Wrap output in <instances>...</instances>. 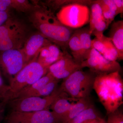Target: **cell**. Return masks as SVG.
<instances>
[{"label":"cell","mask_w":123,"mask_h":123,"mask_svg":"<svg viewBox=\"0 0 123 123\" xmlns=\"http://www.w3.org/2000/svg\"><path fill=\"white\" fill-rule=\"evenodd\" d=\"M29 20L39 33L63 51L68 48L69 39L74 29L65 26L57 19L56 16L48 7L38 6L31 12Z\"/></svg>","instance_id":"cell-1"},{"label":"cell","mask_w":123,"mask_h":123,"mask_svg":"<svg viewBox=\"0 0 123 123\" xmlns=\"http://www.w3.org/2000/svg\"><path fill=\"white\" fill-rule=\"evenodd\" d=\"M93 89L107 115L118 110L123 103V80L120 72L96 75Z\"/></svg>","instance_id":"cell-2"},{"label":"cell","mask_w":123,"mask_h":123,"mask_svg":"<svg viewBox=\"0 0 123 123\" xmlns=\"http://www.w3.org/2000/svg\"><path fill=\"white\" fill-rule=\"evenodd\" d=\"M27 38L25 24L17 19L9 18L0 26V52L21 49Z\"/></svg>","instance_id":"cell-3"},{"label":"cell","mask_w":123,"mask_h":123,"mask_svg":"<svg viewBox=\"0 0 123 123\" xmlns=\"http://www.w3.org/2000/svg\"><path fill=\"white\" fill-rule=\"evenodd\" d=\"M96 75L90 70H78L63 79L59 87L73 98L79 99L89 97Z\"/></svg>","instance_id":"cell-4"},{"label":"cell","mask_w":123,"mask_h":123,"mask_svg":"<svg viewBox=\"0 0 123 123\" xmlns=\"http://www.w3.org/2000/svg\"><path fill=\"white\" fill-rule=\"evenodd\" d=\"M92 0H79L63 6L56 13L57 19L62 24L73 29H79L89 23L90 5Z\"/></svg>","instance_id":"cell-5"},{"label":"cell","mask_w":123,"mask_h":123,"mask_svg":"<svg viewBox=\"0 0 123 123\" xmlns=\"http://www.w3.org/2000/svg\"><path fill=\"white\" fill-rule=\"evenodd\" d=\"M48 73V68L36 60L31 62L9 80L8 101L14 95L34 84Z\"/></svg>","instance_id":"cell-6"},{"label":"cell","mask_w":123,"mask_h":123,"mask_svg":"<svg viewBox=\"0 0 123 123\" xmlns=\"http://www.w3.org/2000/svg\"><path fill=\"white\" fill-rule=\"evenodd\" d=\"M62 91L59 86L52 94L47 97L17 98L10 100L8 103L12 111L32 112L48 110Z\"/></svg>","instance_id":"cell-7"},{"label":"cell","mask_w":123,"mask_h":123,"mask_svg":"<svg viewBox=\"0 0 123 123\" xmlns=\"http://www.w3.org/2000/svg\"><path fill=\"white\" fill-rule=\"evenodd\" d=\"M27 64L21 49H11L0 52V72L7 77L9 80Z\"/></svg>","instance_id":"cell-8"},{"label":"cell","mask_w":123,"mask_h":123,"mask_svg":"<svg viewBox=\"0 0 123 123\" xmlns=\"http://www.w3.org/2000/svg\"><path fill=\"white\" fill-rule=\"evenodd\" d=\"M82 68H87L96 75L108 74L120 72L121 66L118 62L106 59L99 52L92 48L88 58L80 64Z\"/></svg>","instance_id":"cell-9"},{"label":"cell","mask_w":123,"mask_h":123,"mask_svg":"<svg viewBox=\"0 0 123 123\" xmlns=\"http://www.w3.org/2000/svg\"><path fill=\"white\" fill-rule=\"evenodd\" d=\"M6 123H59L49 109L37 111H11L5 118Z\"/></svg>","instance_id":"cell-10"},{"label":"cell","mask_w":123,"mask_h":123,"mask_svg":"<svg viewBox=\"0 0 123 123\" xmlns=\"http://www.w3.org/2000/svg\"><path fill=\"white\" fill-rule=\"evenodd\" d=\"M82 69L80 65L75 62L66 51L61 59L49 67L48 72L55 79L63 80L74 72Z\"/></svg>","instance_id":"cell-11"},{"label":"cell","mask_w":123,"mask_h":123,"mask_svg":"<svg viewBox=\"0 0 123 123\" xmlns=\"http://www.w3.org/2000/svg\"><path fill=\"white\" fill-rule=\"evenodd\" d=\"M51 43L39 32L28 37L21 49L27 64L36 60L41 49Z\"/></svg>","instance_id":"cell-12"},{"label":"cell","mask_w":123,"mask_h":123,"mask_svg":"<svg viewBox=\"0 0 123 123\" xmlns=\"http://www.w3.org/2000/svg\"><path fill=\"white\" fill-rule=\"evenodd\" d=\"M90 32L91 35L100 39L103 33L108 28V25L103 15L101 6L96 0H93L90 5Z\"/></svg>","instance_id":"cell-13"},{"label":"cell","mask_w":123,"mask_h":123,"mask_svg":"<svg viewBox=\"0 0 123 123\" xmlns=\"http://www.w3.org/2000/svg\"><path fill=\"white\" fill-rule=\"evenodd\" d=\"M66 50L62 51L59 46L51 43L41 49L37 61L45 68L49 67L61 59Z\"/></svg>","instance_id":"cell-14"},{"label":"cell","mask_w":123,"mask_h":123,"mask_svg":"<svg viewBox=\"0 0 123 123\" xmlns=\"http://www.w3.org/2000/svg\"><path fill=\"white\" fill-rule=\"evenodd\" d=\"M77 99L70 97L63 91L54 101L50 108L57 117L59 123Z\"/></svg>","instance_id":"cell-15"},{"label":"cell","mask_w":123,"mask_h":123,"mask_svg":"<svg viewBox=\"0 0 123 123\" xmlns=\"http://www.w3.org/2000/svg\"><path fill=\"white\" fill-rule=\"evenodd\" d=\"M55 79L50 73L48 72L45 76L42 77L34 84L24 88L17 93L14 95L10 101L17 98L33 97L49 82Z\"/></svg>","instance_id":"cell-16"},{"label":"cell","mask_w":123,"mask_h":123,"mask_svg":"<svg viewBox=\"0 0 123 123\" xmlns=\"http://www.w3.org/2000/svg\"><path fill=\"white\" fill-rule=\"evenodd\" d=\"M109 37L118 54V60L123 59V21L112 23L109 31Z\"/></svg>","instance_id":"cell-17"},{"label":"cell","mask_w":123,"mask_h":123,"mask_svg":"<svg viewBox=\"0 0 123 123\" xmlns=\"http://www.w3.org/2000/svg\"><path fill=\"white\" fill-rule=\"evenodd\" d=\"M93 104L90 97L78 99L59 123H66L70 121Z\"/></svg>","instance_id":"cell-18"},{"label":"cell","mask_w":123,"mask_h":123,"mask_svg":"<svg viewBox=\"0 0 123 123\" xmlns=\"http://www.w3.org/2000/svg\"><path fill=\"white\" fill-rule=\"evenodd\" d=\"M80 42L82 50V56L83 61L88 58L92 49L91 34L89 27L81 29H76Z\"/></svg>","instance_id":"cell-19"},{"label":"cell","mask_w":123,"mask_h":123,"mask_svg":"<svg viewBox=\"0 0 123 123\" xmlns=\"http://www.w3.org/2000/svg\"><path fill=\"white\" fill-rule=\"evenodd\" d=\"M96 1L101 6L104 18L109 25L118 14L114 0H97Z\"/></svg>","instance_id":"cell-20"},{"label":"cell","mask_w":123,"mask_h":123,"mask_svg":"<svg viewBox=\"0 0 123 123\" xmlns=\"http://www.w3.org/2000/svg\"><path fill=\"white\" fill-rule=\"evenodd\" d=\"M68 45L71 51L73 59L75 62L80 65L83 61L82 50L79 36L76 30L69 39Z\"/></svg>","instance_id":"cell-21"},{"label":"cell","mask_w":123,"mask_h":123,"mask_svg":"<svg viewBox=\"0 0 123 123\" xmlns=\"http://www.w3.org/2000/svg\"><path fill=\"white\" fill-rule=\"evenodd\" d=\"M101 117L93 104L66 123H84Z\"/></svg>","instance_id":"cell-22"},{"label":"cell","mask_w":123,"mask_h":123,"mask_svg":"<svg viewBox=\"0 0 123 123\" xmlns=\"http://www.w3.org/2000/svg\"><path fill=\"white\" fill-rule=\"evenodd\" d=\"M106 49L102 55L107 60L111 61L118 60V54L116 48L108 37H106Z\"/></svg>","instance_id":"cell-23"},{"label":"cell","mask_w":123,"mask_h":123,"mask_svg":"<svg viewBox=\"0 0 123 123\" xmlns=\"http://www.w3.org/2000/svg\"><path fill=\"white\" fill-rule=\"evenodd\" d=\"M59 81L55 79L49 82L33 97H44L50 95L58 88Z\"/></svg>","instance_id":"cell-24"},{"label":"cell","mask_w":123,"mask_h":123,"mask_svg":"<svg viewBox=\"0 0 123 123\" xmlns=\"http://www.w3.org/2000/svg\"><path fill=\"white\" fill-rule=\"evenodd\" d=\"M106 36L104 35L102 38L98 39L95 37L92 40V48L97 50L102 55L106 49Z\"/></svg>","instance_id":"cell-25"},{"label":"cell","mask_w":123,"mask_h":123,"mask_svg":"<svg viewBox=\"0 0 123 123\" xmlns=\"http://www.w3.org/2000/svg\"><path fill=\"white\" fill-rule=\"evenodd\" d=\"M107 123H123V114L118 110L108 115Z\"/></svg>","instance_id":"cell-26"},{"label":"cell","mask_w":123,"mask_h":123,"mask_svg":"<svg viewBox=\"0 0 123 123\" xmlns=\"http://www.w3.org/2000/svg\"><path fill=\"white\" fill-rule=\"evenodd\" d=\"M10 18L9 12L0 11V26L2 25Z\"/></svg>","instance_id":"cell-27"},{"label":"cell","mask_w":123,"mask_h":123,"mask_svg":"<svg viewBox=\"0 0 123 123\" xmlns=\"http://www.w3.org/2000/svg\"><path fill=\"white\" fill-rule=\"evenodd\" d=\"M118 14L123 13V0H114Z\"/></svg>","instance_id":"cell-28"},{"label":"cell","mask_w":123,"mask_h":123,"mask_svg":"<svg viewBox=\"0 0 123 123\" xmlns=\"http://www.w3.org/2000/svg\"><path fill=\"white\" fill-rule=\"evenodd\" d=\"M7 103L3 101H0V122L3 119L4 115L6 106Z\"/></svg>","instance_id":"cell-29"},{"label":"cell","mask_w":123,"mask_h":123,"mask_svg":"<svg viewBox=\"0 0 123 123\" xmlns=\"http://www.w3.org/2000/svg\"><path fill=\"white\" fill-rule=\"evenodd\" d=\"M0 89L5 93H7L9 89V85H6L4 82L0 72Z\"/></svg>","instance_id":"cell-30"},{"label":"cell","mask_w":123,"mask_h":123,"mask_svg":"<svg viewBox=\"0 0 123 123\" xmlns=\"http://www.w3.org/2000/svg\"><path fill=\"white\" fill-rule=\"evenodd\" d=\"M84 123H107L105 120L102 117L97 118L91 120Z\"/></svg>","instance_id":"cell-31"},{"label":"cell","mask_w":123,"mask_h":123,"mask_svg":"<svg viewBox=\"0 0 123 123\" xmlns=\"http://www.w3.org/2000/svg\"><path fill=\"white\" fill-rule=\"evenodd\" d=\"M7 98V95L6 94L0 89V101H3L8 103Z\"/></svg>","instance_id":"cell-32"}]
</instances>
